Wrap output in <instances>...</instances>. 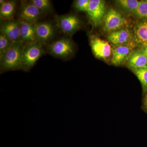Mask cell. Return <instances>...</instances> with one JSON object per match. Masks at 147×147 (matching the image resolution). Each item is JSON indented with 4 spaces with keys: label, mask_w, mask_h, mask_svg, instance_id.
Returning a JSON list of instances; mask_svg holds the SVG:
<instances>
[{
    "label": "cell",
    "mask_w": 147,
    "mask_h": 147,
    "mask_svg": "<svg viewBox=\"0 0 147 147\" xmlns=\"http://www.w3.org/2000/svg\"><path fill=\"white\" fill-rule=\"evenodd\" d=\"M108 41L115 45H125L131 42L133 35L128 28H123L110 32L108 36Z\"/></svg>",
    "instance_id": "8fae6325"
},
{
    "label": "cell",
    "mask_w": 147,
    "mask_h": 147,
    "mask_svg": "<svg viewBox=\"0 0 147 147\" xmlns=\"http://www.w3.org/2000/svg\"><path fill=\"white\" fill-rule=\"evenodd\" d=\"M141 50H142V52L144 53L145 55H146L147 57V47H143Z\"/></svg>",
    "instance_id": "cb8c5ba5"
},
{
    "label": "cell",
    "mask_w": 147,
    "mask_h": 147,
    "mask_svg": "<svg viewBox=\"0 0 147 147\" xmlns=\"http://www.w3.org/2000/svg\"><path fill=\"white\" fill-rule=\"evenodd\" d=\"M127 23L125 18L118 11L111 8L105 14L104 19V30L108 32L124 28Z\"/></svg>",
    "instance_id": "5b68a950"
},
{
    "label": "cell",
    "mask_w": 147,
    "mask_h": 147,
    "mask_svg": "<svg viewBox=\"0 0 147 147\" xmlns=\"http://www.w3.org/2000/svg\"><path fill=\"white\" fill-rule=\"evenodd\" d=\"M142 85L143 93L147 92V67L131 69Z\"/></svg>",
    "instance_id": "e0dca14e"
},
{
    "label": "cell",
    "mask_w": 147,
    "mask_h": 147,
    "mask_svg": "<svg viewBox=\"0 0 147 147\" xmlns=\"http://www.w3.org/2000/svg\"><path fill=\"white\" fill-rule=\"evenodd\" d=\"M86 13L93 26H98L104 20L106 14L105 2L101 0H90Z\"/></svg>",
    "instance_id": "8992f818"
},
{
    "label": "cell",
    "mask_w": 147,
    "mask_h": 147,
    "mask_svg": "<svg viewBox=\"0 0 147 147\" xmlns=\"http://www.w3.org/2000/svg\"><path fill=\"white\" fill-rule=\"evenodd\" d=\"M89 38L90 45L96 57L105 60L111 56L112 48L108 42L94 35H90Z\"/></svg>",
    "instance_id": "ba28073f"
},
{
    "label": "cell",
    "mask_w": 147,
    "mask_h": 147,
    "mask_svg": "<svg viewBox=\"0 0 147 147\" xmlns=\"http://www.w3.org/2000/svg\"><path fill=\"white\" fill-rule=\"evenodd\" d=\"M136 43L130 42L129 44L116 46L113 51V57L111 62L114 65H120L126 59L132 52Z\"/></svg>",
    "instance_id": "30bf717a"
},
{
    "label": "cell",
    "mask_w": 147,
    "mask_h": 147,
    "mask_svg": "<svg viewBox=\"0 0 147 147\" xmlns=\"http://www.w3.org/2000/svg\"><path fill=\"white\" fill-rule=\"evenodd\" d=\"M20 41L25 43L36 41L35 36V24L20 21Z\"/></svg>",
    "instance_id": "5bb4252c"
},
{
    "label": "cell",
    "mask_w": 147,
    "mask_h": 147,
    "mask_svg": "<svg viewBox=\"0 0 147 147\" xmlns=\"http://www.w3.org/2000/svg\"><path fill=\"white\" fill-rule=\"evenodd\" d=\"M30 1L42 13H51L53 6L49 0H32Z\"/></svg>",
    "instance_id": "d6986e66"
},
{
    "label": "cell",
    "mask_w": 147,
    "mask_h": 147,
    "mask_svg": "<svg viewBox=\"0 0 147 147\" xmlns=\"http://www.w3.org/2000/svg\"><path fill=\"white\" fill-rule=\"evenodd\" d=\"M15 1H0V16L4 21L13 19L16 7Z\"/></svg>",
    "instance_id": "2e32d148"
},
{
    "label": "cell",
    "mask_w": 147,
    "mask_h": 147,
    "mask_svg": "<svg viewBox=\"0 0 147 147\" xmlns=\"http://www.w3.org/2000/svg\"><path fill=\"white\" fill-rule=\"evenodd\" d=\"M5 35L1 32L0 33V55L6 51L13 43Z\"/></svg>",
    "instance_id": "44dd1931"
},
{
    "label": "cell",
    "mask_w": 147,
    "mask_h": 147,
    "mask_svg": "<svg viewBox=\"0 0 147 147\" xmlns=\"http://www.w3.org/2000/svg\"><path fill=\"white\" fill-rule=\"evenodd\" d=\"M127 60V65L131 70L147 67V57L142 50L132 52Z\"/></svg>",
    "instance_id": "9a60e30c"
},
{
    "label": "cell",
    "mask_w": 147,
    "mask_h": 147,
    "mask_svg": "<svg viewBox=\"0 0 147 147\" xmlns=\"http://www.w3.org/2000/svg\"><path fill=\"white\" fill-rule=\"evenodd\" d=\"M90 0H76L74 6L76 10L80 12H87L89 6Z\"/></svg>",
    "instance_id": "7402d4cb"
},
{
    "label": "cell",
    "mask_w": 147,
    "mask_h": 147,
    "mask_svg": "<svg viewBox=\"0 0 147 147\" xmlns=\"http://www.w3.org/2000/svg\"><path fill=\"white\" fill-rule=\"evenodd\" d=\"M55 21L56 25L61 31L68 36L73 34L81 27V21L74 14L57 16Z\"/></svg>",
    "instance_id": "277c9868"
},
{
    "label": "cell",
    "mask_w": 147,
    "mask_h": 147,
    "mask_svg": "<svg viewBox=\"0 0 147 147\" xmlns=\"http://www.w3.org/2000/svg\"><path fill=\"white\" fill-rule=\"evenodd\" d=\"M1 32L12 42L20 41L19 21L14 19L5 21L1 27Z\"/></svg>",
    "instance_id": "7c38bea8"
},
{
    "label": "cell",
    "mask_w": 147,
    "mask_h": 147,
    "mask_svg": "<svg viewBox=\"0 0 147 147\" xmlns=\"http://www.w3.org/2000/svg\"><path fill=\"white\" fill-rule=\"evenodd\" d=\"M45 53L43 45L37 41L25 43L22 53L23 70H30Z\"/></svg>",
    "instance_id": "7a4b0ae2"
},
{
    "label": "cell",
    "mask_w": 147,
    "mask_h": 147,
    "mask_svg": "<svg viewBox=\"0 0 147 147\" xmlns=\"http://www.w3.org/2000/svg\"><path fill=\"white\" fill-rule=\"evenodd\" d=\"M48 53L61 59H67L73 55L74 47L72 41L67 37H62L47 45Z\"/></svg>",
    "instance_id": "3957f363"
},
{
    "label": "cell",
    "mask_w": 147,
    "mask_h": 147,
    "mask_svg": "<svg viewBox=\"0 0 147 147\" xmlns=\"http://www.w3.org/2000/svg\"><path fill=\"white\" fill-rule=\"evenodd\" d=\"M140 1L137 0H118L116 3L122 9L132 13L137 8Z\"/></svg>",
    "instance_id": "ac0fdd59"
},
{
    "label": "cell",
    "mask_w": 147,
    "mask_h": 147,
    "mask_svg": "<svg viewBox=\"0 0 147 147\" xmlns=\"http://www.w3.org/2000/svg\"><path fill=\"white\" fill-rule=\"evenodd\" d=\"M42 14L39 9L30 1L22 2L18 16L19 21L35 24L40 19Z\"/></svg>",
    "instance_id": "9c48e42d"
},
{
    "label": "cell",
    "mask_w": 147,
    "mask_h": 147,
    "mask_svg": "<svg viewBox=\"0 0 147 147\" xmlns=\"http://www.w3.org/2000/svg\"><path fill=\"white\" fill-rule=\"evenodd\" d=\"M131 13L140 20H147V0L140 1L137 8Z\"/></svg>",
    "instance_id": "ffe728a7"
},
{
    "label": "cell",
    "mask_w": 147,
    "mask_h": 147,
    "mask_svg": "<svg viewBox=\"0 0 147 147\" xmlns=\"http://www.w3.org/2000/svg\"><path fill=\"white\" fill-rule=\"evenodd\" d=\"M142 108L143 110L147 113V92L145 94L143 99Z\"/></svg>",
    "instance_id": "603a6c76"
},
{
    "label": "cell",
    "mask_w": 147,
    "mask_h": 147,
    "mask_svg": "<svg viewBox=\"0 0 147 147\" xmlns=\"http://www.w3.org/2000/svg\"><path fill=\"white\" fill-rule=\"evenodd\" d=\"M25 44L21 41L14 42L9 49L0 55L1 72L23 70L22 53Z\"/></svg>",
    "instance_id": "6da1fadb"
},
{
    "label": "cell",
    "mask_w": 147,
    "mask_h": 147,
    "mask_svg": "<svg viewBox=\"0 0 147 147\" xmlns=\"http://www.w3.org/2000/svg\"><path fill=\"white\" fill-rule=\"evenodd\" d=\"M133 39L136 45L143 47H147V20H139L135 24Z\"/></svg>",
    "instance_id": "4fadbf2b"
},
{
    "label": "cell",
    "mask_w": 147,
    "mask_h": 147,
    "mask_svg": "<svg viewBox=\"0 0 147 147\" xmlns=\"http://www.w3.org/2000/svg\"><path fill=\"white\" fill-rule=\"evenodd\" d=\"M55 30L49 21L37 22L35 24V36L37 42L42 45H47L54 38Z\"/></svg>",
    "instance_id": "52a82bcc"
}]
</instances>
